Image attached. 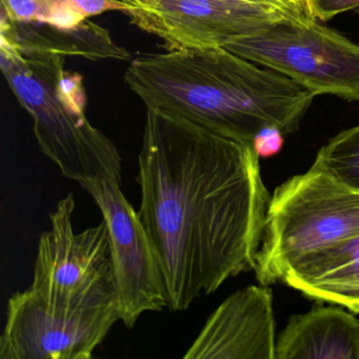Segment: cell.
Masks as SVG:
<instances>
[{
  "label": "cell",
  "mask_w": 359,
  "mask_h": 359,
  "mask_svg": "<svg viewBox=\"0 0 359 359\" xmlns=\"http://www.w3.org/2000/svg\"><path fill=\"white\" fill-rule=\"evenodd\" d=\"M253 144L147 110L136 180L168 309L186 311L254 270L270 194Z\"/></svg>",
  "instance_id": "cell-1"
},
{
  "label": "cell",
  "mask_w": 359,
  "mask_h": 359,
  "mask_svg": "<svg viewBox=\"0 0 359 359\" xmlns=\"http://www.w3.org/2000/svg\"><path fill=\"white\" fill-rule=\"evenodd\" d=\"M125 83L147 110L237 142L297 130L315 95L276 71L226 48H188L132 60Z\"/></svg>",
  "instance_id": "cell-2"
},
{
  "label": "cell",
  "mask_w": 359,
  "mask_h": 359,
  "mask_svg": "<svg viewBox=\"0 0 359 359\" xmlns=\"http://www.w3.org/2000/svg\"><path fill=\"white\" fill-rule=\"evenodd\" d=\"M1 68L31 115L43 154L65 177L81 184L100 178L121 182V154L86 116L83 77L64 69V57L1 41Z\"/></svg>",
  "instance_id": "cell-3"
},
{
  "label": "cell",
  "mask_w": 359,
  "mask_h": 359,
  "mask_svg": "<svg viewBox=\"0 0 359 359\" xmlns=\"http://www.w3.org/2000/svg\"><path fill=\"white\" fill-rule=\"evenodd\" d=\"M359 237V189L311 167L271 196L256 255L260 285L285 283Z\"/></svg>",
  "instance_id": "cell-4"
},
{
  "label": "cell",
  "mask_w": 359,
  "mask_h": 359,
  "mask_svg": "<svg viewBox=\"0 0 359 359\" xmlns=\"http://www.w3.org/2000/svg\"><path fill=\"white\" fill-rule=\"evenodd\" d=\"M226 49L289 77L315 96L359 100V45L316 18H283Z\"/></svg>",
  "instance_id": "cell-5"
},
{
  "label": "cell",
  "mask_w": 359,
  "mask_h": 359,
  "mask_svg": "<svg viewBox=\"0 0 359 359\" xmlns=\"http://www.w3.org/2000/svg\"><path fill=\"white\" fill-rule=\"evenodd\" d=\"M74 210V197L68 194L50 215L51 226L39 237L30 289L48 304L70 310L117 304L107 222L75 232Z\"/></svg>",
  "instance_id": "cell-6"
},
{
  "label": "cell",
  "mask_w": 359,
  "mask_h": 359,
  "mask_svg": "<svg viewBox=\"0 0 359 359\" xmlns=\"http://www.w3.org/2000/svg\"><path fill=\"white\" fill-rule=\"evenodd\" d=\"M118 320L117 304L58 308L28 287L8 300L0 359H90Z\"/></svg>",
  "instance_id": "cell-7"
},
{
  "label": "cell",
  "mask_w": 359,
  "mask_h": 359,
  "mask_svg": "<svg viewBox=\"0 0 359 359\" xmlns=\"http://www.w3.org/2000/svg\"><path fill=\"white\" fill-rule=\"evenodd\" d=\"M121 184L114 178H100L81 187L108 226L119 315L126 327H133L142 314L168 309V294L154 245Z\"/></svg>",
  "instance_id": "cell-8"
},
{
  "label": "cell",
  "mask_w": 359,
  "mask_h": 359,
  "mask_svg": "<svg viewBox=\"0 0 359 359\" xmlns=\"http://www.w3.org/2000/svg\"><path fill=\"white\" fill-rule=\"evenodd\" d=\"M132 24L170 50L226 48L266 27L291 18L245 0H121ZM296 20V18H294Z\"/></svg>",
  "instance_id": "cell-9"
},
{
  "label": "cell",
  "mask_w": 359,
  "mask_h": 359,
  "mask_svg": "<svg viewBox=\"0 0 359 359\" xmlns=\"http://www.w3.org/2000/svg\"><path fill=\"white\" fill-rule=\"evenodd\" d=\"M272 290L250 285L231 294L210 315L184 359H274Z\"/></svg>",
  "instance_id": "cell-10"
},
{
  "label": "cell",
  "mask_w": 359,
  "mask_h": 359,
  "mask_svg": "<svg viewBox=\"0 0 359 359\" xmlns=\"http://www.w3.org/2000/svg\"><path fill=\"white\" fill-rule=\"evenodd\" d=\"M359 359V320L344 309L316 306L290 317L274 359Z\"/></svg>",
  "instance_id": "cell-11"
},
{
  "label": "cell",
  "mask_w": 359,
  "mask_h": 359,
  "mask_svg": "<svg viewBox=\"0 0 359 359\" xmlns=\"http://www.w3.org/2000/svg\"><path fill=\"white\" fill-rule=\"evenodd\" d=\"M45 24V22H43ZM33 28L31 22H11L5 29L8 41L22 48L62 56H81L90 60H128L130 54L115 45L108 31L85 20L71 28Z\"/></svg>",
  "instance_id": "cell-12"
},
{
  "label": "cell",
  "mask_w": 359,
  "mask_h": 359,
  "mask_svg": "<svg viewBox=\"0 0 359 359\" xmlns=\"http://www.w3.org/2000/svg\"><path fill=\"white\" fill-rule=\"evenodd\" d=\"M285 285L306 297L359 313V237Z\"/></svg>",
  "instance_id": "cell-13"
},
{
  "label": "cell",
  "mask_w": 359,
  "mask_h": 359,
  "mask_svg": "<svg viewBox=\"0 0 359 359\" xmlns=\"http://www.w3.org/2000/svg\"><path fill=\"white\" fill-rule=\"evenodd\" d=\"M312 167L359 189V125L329 140L317 153Z\"/></svg>",
  "instance_id": "cell-14"
},
{
  "label": "cell",
  "mask_w": 359,
  "mask_h": 359,
  "mask_svg": "<svg viewBox=\"0 0 359 359\" xmlns=\"http://www.w3.org/2000/svg\"><path fill=\"white\" fill-rule=\"evenodd\" d=\"M309 5L316 20L327 22L339 14L359 8V0H309Z\"/></svg>",
  "instance_id": "cell-15"
},
{
  "label": "cell",
  "mask_w": 359,
  "mask_h": 359,
  "mask_svg": "<svg viewBox=\"0 0 359 359\" xmlns=\"http://www.w3.org/2000/svg\"><path fill=\"white\" fill-rule=\"evenodd\" d=\"M245 1L271 8L296 20L315 18L311 11L309 0H245Z\"/></svg>",
  "instance_id": "cell-16"
},
{
  "label": "cell",
  "mask_w": 359,
  "mask_h": 359,
  "mask_svg": "<svg viewBox=\"0 0 359 359\" xmlns=\"http://www.w3.org/2000/svg\"><path fill=\"white\" fill-rule=\"evenodd\" d=\"M73 7L86 18L102 12L118 10L125 11L127 5L121 0H70Z\"/></svg>",
  "instance_id": "cell-17"
},
{
  "label": "cell",
  "mask_w": 359,
  "mask_h": 359,
  "mask_svg": "<svg viewBox=\"0 0 359 359\" xmlns=\"http://www.w3.org/2000/svg\"><path fill=\"white\" fill-rule=\"evenodd\" d=\"M283 136L276 129H268L259 134L254 140L253 146L260 158L277 154L283 148Z\"/></svg>",
  "instance_id": "cell-18"
}]
</instances>
